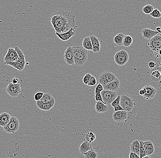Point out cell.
<instances>
[{
	"label": "cell",
	"mask_w": 161,
	"mask_h": 158,
	"mask_svg": "<svg viewBox=\"0 0 161 158\" xmlns=\"http://www.w3.org/2000/svg\"><path fill=\"white\" fill-rule=\"evenodd\" d=\"M75 16L71 12L60 10L54 12L50 18V22L56 33L62 34L77 27Z\"/></svg>",
	"instance_id": "cell-1"
},
{
	"label": "cell",
	"mask_w": 161,
	"mask_h": 158,
	"mask_svg": "<svg viewBox=\"0 0 161 158\" xmlns=\"http://www.w3.org/2000/svg\"><path fill=\"white\" fill-rule=\"evenodd\" d=\"M74 54L75 64L77 66H81L86 62L88 58L87 50L82 46L72 47Z\"/></svg>",
	"instance_id": "cell-2"
},
{
	"label": "cell",
	"mask_w": 161,
	"mask_h": 158,
	"mask_svg": "<svg viewBox=\"0 0 161 158\" xmlns=\"http://www.w3.org/2000/svg\"><path fill=\"white\" fill-rule=\"evenodd\" d=\"M120 106L127 112L131 111L134 106V102L132 98L127 95L123 94L120 96Z\"/></svg>",
	"instance_id": "cell-3"
},
{
	"label": "cell",
	"mask_w": 161,
	"mask_h": 158,
	"mask_svg": "<svg viewBox=\"0 0 161 158\" xmlns=\"http://www.w3.org/2000/svg\"><path fill=\"white\" fill-rule=\"evenodd\" d=\"M19 121L16 117L11 116L8 124L3 127V129L8 134H14L19 128Z\"/></svg>",
	"instance_id": "cell-4"
},
{
	"label": "cell",
	"mask_w": 161,
	"mask_h": 158,
	"mask_svg": "<svg viewBox=\"0 0 161 158\" xmlns=\"http://www.w3.org/2000/svg\"><path fill=\"white\" fill-rule=\"evenodd\" d=\"M129 56L127 51L120 50L115 54L114 56V60L116 64L119 66H123L128 61Z\"/></svg>",
	"instance_id": "cell-5"
},
{
	"label": "cell",
	"mask_w": 161,
	"mask_h": 158,
	"mask_svg": "<svg viewBox=\"0 0 161 158\" xmlns=\"http://www.w3.org/2000/svg\"><path fill=\"white\" fill-rule=\"evenodd\" d=\"M100 93L103 101L106 105L111 104L118 96L116 92L109 90H104Z\"/></svg>",
	"instance_id": "cell-6"
},
{
	"label": "cell",
	"mask_w": 161,
	"mask_h": 158,
	"mask_svg": "<svg viewBox=\"0 0 161 158\" xmlns=\"http://www.w3.org/2000/svg\"><path fill=\"white\" fill-rule=\"evenodd\" d=\"M6 92L7 94L11 97H18L22 92L21 86L19 84L14 85L9 83L6 88Z\"/></svg>",
	"instance_id": "cell-7"
},
{
	"label": "cell",
	"mask_w": 161,
	"mask_h": 158,
	"mask_svg": "<svg viewBox=\"0 0 161 158\" xmlns=\"http://www.w3.org/2000/svg\"><path fill=\"white\" fill-rule=\"evenodd\" d=\"M148 45L152 51L157 53L161 49V36H156L149 40Z\"/></svg>",
	"instance_id": "cell-8"
},
{
	"label": "cell",
	"mask_w": 161,
	"mask_h": 158,
	"mask_svg": "<svg viewBox=\"0 0 161 158\" xmlns=\"http://www.w3.org/2000/svg\"><path fill=\"white\" fill-rule=\"evenodd\" d=\"M19 56L15 49L14 48H9L6 55L4 58V62H17Z\"/></svg>",
	"instance_id": "cell-9"
},
{
	"label": "cell",
	"mask_w": 161,
	"mask_h": 158,
	"mask_svg": "<svg viewBox=\"0 0 161 158\" xmlns=\"http://www.w3.org/2000/svg\"><path fill=\"white\" fill-rule=\"evenodd\" d=\"M63 57L67 64L70 65H73L75 64L74 54L73 50L72 49V47L69 46L67 48Z\"/></svg>",
	"instance_id": "cell-10"
},
{
	"label": "cell",
	"mask_w": 161,
	"mask_h": 158,
	"mask_svg": "<svg viewBox=\"0 0 161 158\" xmlns=\"http://www.w3.org/2000/svg\"><path fill=\"white\" fill-rule=\"evenodd\" d=\"M55 99L53 98L52 100L47 102H44L41 101H36V104L37 107L40 110L43 111H49L52 109L55 104Z\"/></svg>",
	"instance_id": "cell-11"
},
{
	"label": "cell",
	"mask_w": 161,
	"mask_h": 158,
	"mask_svg": "<svg viewBox=\"0 0 161 158\" xmlns=\"http://www.w3.org/2000/svg\"><path fill=\"white\" fill-rule=\"evenodd\" d=\"M113 119L116 122H123L128 118V112L126 111L121 110L115 112L113 114Z\"/></svg>",
	"instance_id": "cell-12"
},
{
	"label": "cell",
	"mask_w": 161,
	"mask_h": 158,
	"mask_svg": "<svg viewBox=\"0 0 161 158\" xmlns=\"http://www.w3.org/2000/svg\"><path fill=\"white\" fill-rule=\"evenodd\" d=\"M120 82L119 79H116L113 82L108 83L107 84L103 86L104 90H109L112 92H117L119 89Z\"/></svg>",
	"instance_id": "cell-13"
},
{
	"label": "cell",
	"mask_w": 161,
	"mask_h": 158,
	"mask_svg": "<svg viewBox=\"0 0 161 158\" xmlns=\"http://www.w3.org/2000/svg\"><path fill=\"white\" fill-rule=\"evenodd\" d=\"M146 90V92L143 96L144 98L146 100L152 99L155 97L157 91L153 86L150 85H147L144 87Z\"/></svg>",
	"instance_id": "cell-14"
},
{
	"label": "cell",
	"mask_w": 161,
	"mask_h": 158,
	"mask_svg": "<svg viewBox=\"0 0 161 158\" xmlns=\"http://www.w3.org/2000/svg\"><path fill=\"white\" fill-rule=\"evenodd\" d=\"M55 34L62 41H66L69 40V39H71L73 36H75L76 34L75 33V29H71L70 30L66 33L62 34L56 33Z\"/></svg>",
	"instance_id": "cell-15"
},
{
	"label": "cell",
	"mask_w": 161,
	"mask_h": 158,
	"mask_svg": "<svg viewBox=\"0 0 161 158\" xmlns=\"http://www.w3.org/2000/svg\"><path fill=\"white\" fill-rule=\"evenodd\" d=\"M143 145L147 155L150 156L154 154L155 152V148L152 141L151 140H147L143 142Z\"/></svg>",
	"instance_id": "cell-16"
},
{
	"label": "cell",
	"mask_w": 161,
	"mask_h": 158,
	"mask_svg": "<svg viewBox=\"0 0 161 158\" xmlns=\"http://www.w3.org/2000/svg\"><path fill=\"white\" fill-rule=\"evenodd\" d=\"M92 44V51L94 53H99L100 51V43L99 39L94 35L90 37Z\"/></svg>",
	"instance_id": "cell-17"
},
{
	"label": "cell",
	"mask_w": 161,
	"mask_h": 158,
	"mask_svg": "<svg viewBox=\"0 0 161 158\" xmlns=\"http://www.w3.org/2000/svg\"><path fill=\"white\" fill-rule=\"evenodd\" d=\"M142 34L143 37L148 40H150V39L157 35L155 30H153L148 28H145L142 30Z\"/></svg>",
	"instance_id": "cell-18"
},
{
	"label": "cell",
	"mask_w": 161,
	"mask_h": 158,
	"mask_svg": "<svg viewBox=\"0 0 161 158\" xmlns=\"http://www.w3.org/2000/svg\"><path fill=\"white\" fill-rule=\"evenodd\" d=\"M15 49L16 51L18 54L19 56V59H18L17 63L19 64H21L24 66H25L26 65V60H25V56L24 54V53L22 50H21L18 47L15 46Z\"/></svg>",
	"instance_id": "cell-19"
},
{
	"label": "cell",
	"mask_w": 161,
	"mask_h": 158,
	"mask_svg": "<svg viewBox=\"0 0 161 158\" xmlns=\"http://www.w3.org/2000/svg\"><path fill=\"white\" fill-rule=\"evenodd\" d=\"M11 116L7 112H2L0 114V126H5L10 120Z\"/></svg>",
	"instance_id": "cell-20"
},
{
	"label": "cell",
	"mask_w": 161,
	"mask_h": 158,
	"mask_svg": "<svg viewBox=\"0 0 161 158\" xmlns=\"http://www.w3.org/2000/svg\"><path fill=\"white\" fill-rule=\"evenodd\" d=\"M95 108L97 112L99 113H104L109 110L108 106L101 102H96Z\"/></svg>",
	"instance_id": "cell-21"
},
{
	"label": "cell",
	"mask_w": 161,
	"mask_h": 158,
	"mask_svg": "<svg viewBox=\"0 0 161 158\" xmlns=\"http://www.w3.org/2000/svg\"><path fill=\"white\" fill-rule=\"evenodd\" d=\"M92 149L90 143H89L88 141L86 140H84L83 143L81 144L79 147V151L81 154L83 155L86 152L89 150L91 149Z\"/></svg>",
	"instance_id": "cell-22"
},
{
	"label": "cell",
	"mask_w": 161,
	"mask_h": 158,
	"mask_svg": "<svg viewBox=\"0 0 161 158\" xmlns=\"http://www.w3.org/2000/svg\"><path fill=\"white\" fill-rule=\"evenodd\" d=\"M140 148V144L139 140H135L130 144V151L137 154L139 156Z\"/></svg>",
	"instance_id": "cell-23"
},
{
	"label": "cell",
	"mask_w": 161,
	"mask_h": 158,
	"mask_svg": "<svg viewBox=\"0 0 161 158\" xmlns=\"http://www.w3.org/2000/svg\"><path fill=\"white\" fill-rule=\"evenodd\" d=\"M82 45V47L86 50L92 51V44L90 37H86L83 39Z\"/></svg>",
	"instance_id": "cell-24"
},
{
	"label": "cell",
	"mask_w": 161,
	"mask_h": 158,
	"mask_svg": "<svg viewBox=\"0 0 161 158\" xmlns=\"http://www.w3.org/2000/svg\"><path fill=\"white\" fill-rule=\"evenodd\" d=\"M125 34L123 33H119L115 35L114 37V43L116 44L117 46H121L123 44L124 38Z\"/></svg>",
	"instance_id": "cell-25"
},
{
	"label": "cell",
	"mask_w": 161,
	"mask_h": 158,
	"mask_svg": "<svg viewBox=\"0 0 161 158\" xmlns=\"http://www.w3.org/2000/svg\"><path fill=\"white\" fill-rule=\"evenodd\" d=\"M83 155L85 158H97L99 156L96 151H95L92 148L86 152Z\"/></svg>",
	"instance_id": "cell-26"
},
{
	"label": "cell",
	"mask_w": 161,
	"mask_h": 158,
	"mask_svg": "<svg viewBox=\"0 0 161 158\" xmlns=\"http://www.w3.org/2000/svg\"><path fill=\"white\" fill-rule=\"evenodd\" d=\"M133 43V39L130 35H125L124 38L123 42L122 45L125 47H129Z\"/></svg>",
	"instance_id": "cell-27"
},
{
	"label": "cell",
	"mask_w": 161,
	"mask_h": 158,
	"mask_svg": "<svg viewBox=\"0 0 161 158\" xmlns=\"http://www.w3.org/2000/svg\"><path fill=\"white\" fill-rule=\"evenodd\" d=\"M4 64L10 65L11 66L14 67V68L18 69V71H23L25 68V66L21 65V64H19L17 62H4Z\"/></svg>",
	"instance_id": "cell-28"
},
{
	"label": "cell",
	"mask_w": 161,
	"mask_h": 158,
	"mask_svg": "<svg viewBox=\"0 0 161 158\" xmlns=\"http://www.w3.org/2000/svg\"><path fill=\"white\" fill-rule=\"evenodd\" d=\"M152 80L154 82H157L160 81L161 78V74L158 71H152L151 74Z\"/></svg>",
	"instance_id": "cell-29"
},
{
	"label": "cell",
	"mask_w": 161,
	"mask_h": 158,
	"mask_svg": "<svg viewBox=\"0 0 161 158\" xmlns=\"http://www.w3.org/2000/svg\"><path fill=\"white\" fill-rule=\"evenodd\" d=\"M154 9V6L150 4L147 5L142 8V11L146 14H150Z\"/></svg>",
	"instance_id": "cell-30"
},
{
	"label": "cell",
	"mask_w": 161,
	"mask_h": 158,
	"mask_svg": "<svg viewBox=\"0 0 161 158\" xmlns=\"http://www.w3.org/2000/svg\"><path fill=\"white\" fill-rule=\"evenodd\" d=\"M106 71L104 72L100 75L99 77V82L103 86L106 85L108 83L106 76Z\"/></svg>",
	"instance_id": "cell-31"
},
{
	"label": "cell",
	"mask_w": 161,
	"mask_h": 158,
	"mask_svg": "<svg viewBox=\"0 0 161 158\" xmlns=\"http://www.w3.org/2000/svg\"><path fill=\"white\" fill-rule=\"evenodd\" d=\"M106 79H107V82L108 83L113 82L114 80H115L116 79H117L115 74H114L112 72L110 71H106Z\"/></svg>",
	"instance_id": "cell-32"
},
{
	"label": "cell",
	"mask_w": 161,
	"mask_h": 158,
	"mask_svg": "<svg viewBox=\"0 0 161 158\" xmlns=\"http://www.w3.org/2000/svg\"><path fill=\"white\" fill-rule=\"evenodd\" d=\"M53 98L52 96L49 93H44L43 97L40 101L44 102H47Z\"/></svg>",
	"instance_id": "cell-33"
},
{
	"label": "cell",
	"mask_w": 161,
	"mask_h": 158,
	"mask_svg": "<svg viewBox=\"0 0 161 158\" xmlns=\"http://www.w3.org/2000/svg\"><path fill=\"white\" fill-rule=\"evenodd\" d=\"M140 144V158H142L144 156H146V151L145 148L144 147L143 141H139Z\"/></svg>",
	"instance_id": "cell-34"
},
{
	"label": "cell",
	"mask_w": 161,
	"mask_h": 158,
	"mask_svg": "<svg viewBox=\"0 0 161 158\" xmlns=\"http://www.w3.org/2000/svg\"><path fill=\"white\" fill-rule=\"evenodd\" d=\"M95 139V135L92 132H88L86 134L85 139L87 140L89 143H91L93 142Z\"/></svg>",
	"instance_id": "cell-35"
},
{
	"label": "cell",
	"mask_w": 161,
	"mask_h": 158,
	"mask_svg": "<svg viewBox=\"0 0 161 158\" xmlns=\"http://www.w3.org/2000/svg\"><path fill=\"white\" fill-rule=\"evenodd\" d=\"M151 16L156 19H159L161 17V12L157 8L154 9V10L150 14Z\"/></svg>",
	"instance_id": "cell-36"
},
{
	"label": "cell",
	"mask_w": 161,
	"mask_h": 158,
	"mask_svg": "<svg viewBox=\"0 0 161 158\" xmlns=\"http://www.w3.org/2000/svg\"><path fill=\"white\" fill-rule=\"evenodd\" d=\"M97 84V80L95 77L92 76L91 77L89 81L87 83V86L89 87H92L95 86Z\"/></svg>",
	"instance_id": "cell-37"
},
{
	"label": "cell",
	"mask_w": 161,
	"mask_h": 158,
	"mask_svg": "<svg viewBox=\"0 0 161 158\" xmlns=\"http://www.w3.org/2000/svg\"><path fill=\"white\" fill-rule=\"evenodd\" d=\"M104 90L103 85H101L100 83H99L95 89V94L100 93Z\"/></svg>",
	"instance_id": "cell-38"
},
{
	"label": "cell",
	"mask_w": 161,
	"mask_h": 158,
	"mask_svg": "<svg viewBox=\"0 0 161 158\" xmlns=\"http://www.w3.org/2000/svg\"><path fill=\"white\" fill-rule=\"evenodd\" d=\"M92 74L90 73H87L86 74L83 78V82L85 85H87L88 82L89 81L91 77Z\"/></svg>",
	"instance_id": "cell-39"
},
{
	"label": "cell",
	"mask_w": 161,
	"mask_h": 158,
	"mask_svg": "<svg viewBox=\"0 0 161 158\" xmlns=\"http://www.w3.org/2000/svg\"><path fill=\"white\" fill-rule=\"evenodd\" d=\"M120 96H117L116 99L113 101V102L111 103V106L112 107H115L117 105H119L120 104Z\"/></svg>",
	"instance_id": "cell-40"
},
{
	"label": "cell",
	"mask_w": 161,
	"mask_h": 158,
	"mask_svg": "<svg viewBox=\"0 0 161 158\" xmlns=\"http://www.w3.org/2000/svg\"><path fill=\"white\" fill-rule=\"evenodd\" d=\"M43 92H37L35 94V95H34V100L36 101H40L41 98L43 97Z\"/></svg>",
	"instance_id": "cell-41"
},
{
	"label": "cell",
	"mask_w": 161,
	"mask_h": 158,
	"mask_svg": "<svg viewBox=\"0 0 161 158\" xmlns=\"http://www.w3.org/2000/svg\"><path fill=\"white\" fill-rule=\"evenodd\" d=\"M148 66L151 70L154 71H155V69L157 66V64L153 61H151L148 63Z\"/></svg>",
	"instance_id": "cell-42"
},
{
	"label": "cell",
	"mask_w": 161,
	"mask_h": 158,
	"mask_svg": "<svg viewBox=\"0 0 161 158\" xmlns=\"http://www.w3.org/2000/svg\"><path fill=\"white\" fill-rule=\"evenodd\" d=\"M95 99L96 102H103V103L106 104L104 102V101H103V98H102V97L101 93H96V94H95Z\"/></svg>",
	"instance_id": "cell-43"
},
{
	"label": "cell",
	"mask_w": 161,
	"mask_h": 158,
	"mask_svg": "<svg viewBox=\"0 0 161 158\" xmlns=\"http://www.w3.org/2000/svg\"><path fill=\"white\" fill-rule=\"evenodd\" d=\"M11 83L14 85H19V80L18 78H13L12 79V80H11Z\"/></svg>",
	"instance_id": "cell-44"
},
{
	"label": "cell",
	"mask_w": 161,
	"mask_h": 158,
	"mask_svg": "<svg viewBox=\"0 0 161 158\" xmlns=\"http://www.w3.org/2000/svg\"><path fill=\"white\" fill-rule=\"evenodd\" d=\"M114 112L117 111H119L124 110V109L122 108L121 106H120V104L119 105H117L115 107H114Z\"/></svg>",
	"instance_id": "cell-45"
},
{
	"label": "cell",
	"mask_w": 161,
	"mask_h": 158,
	"mask_svg": "<svg viewBox=\"0 0 161 158\" xmlns=\"http://www.w3.org/2000/svg\"><path fill=\"white\" fill-rule=\"evenodd\" d=\"M129 158H140V156L137 154L133 153V152H130L129 154Z\"/></svg>",
	"instance_id": "cell-46"
},
{
	"label": "cell",
	"mask_w": 161,
	"mask_h": 158,
	"mask_svg": "<svg viewBox=\"0 0 161 158\" xmlns=\"http://www.w3.org/2000/svg\"><path fill=\"white\" fill-rule=\"evenodd\" d=\"M155 31L157 35L161 36V26L157 27L155 29Z\"/></svg>",
	"instance_id": "cell-47"
},
{
	"label": "cell",
	"mask_w": 161,
	"mask_h": 158,
	"mask_svg": "<svg viewBox=\"0 0 161 158\" xmlns=\"http://www.w3.org/2000/svg\"><path fill=\"white\" fill-rule=\"evenodd\" d=\"M146 92V90L145 88H143L142 89L140 90L139 92V94L141 96H143L145 93Z\"/></svg>",
	"instance_id": "cell-48"
},
{
	"label": "cell",
	"mask_w": 161,
	"mask_h": 158,
	"mask_svg": "<svg viewBox=\"0 0 161 158\" xmlns=\"http://www.w3.org/2000/svg\"><path fill=\"white\" fill-rule=\"evenodd\" d=\"M142 158H150V156H147V155H146V156H144V157H142Z\"/></svg>",
	"instance_id": "cell-49"
},
{
	"label": "cell",
	"mask_w": 161,
	"mask_h": 158,
	"mask_svg": "<svg viewBox=\"0 0 161 158\" xmlns=\"http://www.w3.org/2000/svg\"><path fill=\"white\" fill-rule=\"evenodd\" d=\"M158 52H159V55H161V49H160V50H159V51H158Z\"/></svg>",
	"instance_id": "cell-50"
},
{
	"label": "cell",
	"mask_w": 161,
	"mask_h": 158,
	"mask_svg": "<svg viewBox=\"0 0 161 158\" xmlns=\"http://www.w3.org/2000/svg\"><path fill=\"white\" fill-rule=\"evenodd\" d=\"M160 65H161V64H160Z\"/></svg>",
	"instance_id": "cell-51"
}]
</instances>
